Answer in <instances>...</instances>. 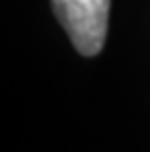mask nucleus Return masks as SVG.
I'll list each match as a JSON object with an SVG mask.
<instances>
[{
	"mask_svg": "<svg viewBox=\"0 0 150 152\" xmlns=\"http://www.w3.org/2000/svg\"><path fill=\"white\" fill-rule=\"evenodd\" d=\"M53 10L78 53L92 57L102 51L109 0H53Z\"/></svg>",
	"mask_w": 150,
	"mask_h": 152,
	"instance_id": "nucleus-1",
	"label": "nucleus"
}]
</instances>
